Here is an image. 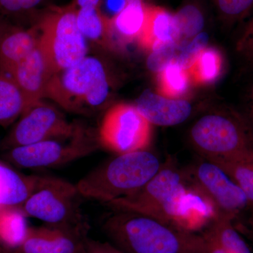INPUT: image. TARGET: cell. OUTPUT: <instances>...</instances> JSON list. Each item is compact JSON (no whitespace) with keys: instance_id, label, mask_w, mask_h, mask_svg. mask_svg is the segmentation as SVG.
<instances>
[{"instance_id":"cell-36","label":"cell","mask_w":253,"mask_h":253,"mask_svg":"<svg viewBox=\"0 0 253 253\" xmlns=\"http://www.w3.org/2000/svg\"><path fill=\"white\" fill-rule=\"evenodd\" d=\"M4 22L5 21L4 20V18H3L2 16H1V14H0V28H1V26H2V25L4 24Z\"/></svg>"},{"instance_id":"cell-19","label":"cell","mask_w":253,"mask_h":253,"mask_svg":"<svg viewBox=\"0 0 253 253\" xmlns=\"http://www.w3.org/2000/svg\"><path fill=\"white\" fill-rule=\"evenodd\" d=\"M39 175L26 176L0 163V211L20 208L36 188Z\"/></svg>"},{"instance_id":"cell-16","label":"cell","mask_w":253,"mask_h":253,"mask_svg":"<svg viewBox=\"0 0 253 253\" xmlns=\"http://www.w3.org/2000/svg\"><path fill=\"white\" fill-rule=\"evenodd\" d=\"M38 45L37 28L24 30L5 21L0 28V71L9 75Z\"/></svg>"},{"instance_id":"cell-6","label":"cell","mask_w":253,"mask_h":253,"mask_svg":"<svg viewBox=\"0 0 253 253\" xmlns=\"http://www.w3.org/2000/svg\"><path fill=\"white\" fill-rule=\"evenodd\" d=\"M186 189L181 174L168 166L161 168L134 194L114 200L107 205L115 211L144 214L172 225L174 205Z\"/></svg>"},{"instance_id":"cell-30","label":"cell","mask_w":253,"mask_h":253,"mask_svg":"<svg viewBox=\"0 0 253 253\" xmlns=\"http://www.w3.org/2000/svg\"><path fill=\"white\" fill-rule=\"evenodd\" d=\"M218 9L229 20L244 18L253 10V0H214Z\"/></svg>"},{"instance_id":"cell-24","label":"cell","mask_w":253,"mask_h":253,"mask_svg":"<svg viewBox=\"0 0 253 253\" xmlns=\"http://www.w3.org/2000/svg\"><path fill=\"white\" fill-rule=\"evenodd\" d=\"M190 78L187 70L181 67L175 59L158 76V90L166 97L181 99L189 89Z\"/></svg>"},{"instance_id":"cell-4","label":"cell","mask_w":253,"mask_h":253,"mask_svg":"<svg viewBox=\"0 0 253 253\" xmlns=\"http://www.w3.org/2000/svg\"><path fill=\"white\" fill-rule=\"evenodd\" d=\"M76 185L55 176L39 175L36 188L20 208L26 217L53 226L88 231Z\"/></svg>"},{"instance_id":"cell-17","label":"cell","mask_w":253,"mask_h":253,"mask_svg":"<svg viewBox=\"0 0 253 253\" xmlns=\"http://www.w3.org/2000/svg\"><path fill=\"white\" fill-rule=\"evenodd\" d=\"M180 38L174 14L161 6L147 5L144 27L138 38L142 47L152 51L163 44L177 43Z\"/></svg>"},{"instance_id":"cell-32","label":"cell","mask_w":253,"mask_h":253,"mask_svg":"<svg viewBox=\"0 0 253 253\" xmlns=\"http://www.w3.org/2000/svg\"><path fill=\"white\" fill-rule=\"evenodd\" d=\"M82 253H124L115 245L101 242L86 236L83 239Z\"/></svg>"},{"instance_id":"cell-13","label":"cell","mask_w":253,"mask_h":253,"mask_svg":"<svg viewBox=\"0 0 253 253\" xmlns=\"http://www.w3.org/2000/svg\"><path fill=\"white\" fill-rule=\"evenodd\" d=\"M20 88L30 109L47 95L51 76L39 46L9 73Z\"/></svg>"},{"instance_id":"cell-9","label":"cell","mask_w":253,"mask_h":253,"mask_svg":"<svg viewBox=\"0 0 253 253\" xmlns=\"http://www.w3.org/2000/svg\"><path fill=\"white\" fill-rule=\"evenodd\" d=\"M191 138L206 160L229 157L253 147V141L244 126L223 115L200 118L191 129Z\"/></svg>"},{"instance_id":"cell-10","label":"cell","mask_w":253,"mask_h":253,"mask_svg":"<svg viewBox=\"0 0 253 253\" xmlns=\"http://www.w3.org/2000/svg\"><path fill=\"white\" fill-rule=\"evenodd\" d=\"M78 126L71 124L58 110L38 103L26 111L10 133L6 144L10 149L71 135Z\"/></svg>"},{"instance_id":"cell-22","label":"cell","mask_w":253,"mask_h":253,"mask_svg":"<svg viewBox=\"0 0 253 253\" xmlns=\"http://www.w3.org/2000/svg\"><path fill=\"white\" fill-rule=\"evenodd\" d=\"M26 214L20 208H5L0 211V244L9 249H16L27 234Z\"/></svg>"},{"instance_id":"cell-14","label":"cell","mask_w":253,"mask_h":253,"mask_svg":"<svg viewBox=\"0 0 253 253\" xmlns=\"http://www.w3.org/2000/svg\"><path fill=\"white\" fill-rule=\"evenodd\" d=\"M135 106L151 124L160 126L180 124L188 119L192 111L189 101L170 99L149 89L139 96Z\"/></svg>"},{"instance_id":"cell-5","label":"cell","mask_w":253,"mask_h":253,"mask_svg":"<svg viewBox=\"0 0 253 253\" xmlns=\"http://www.w3.org/2000/svg\"><path fill=\"white\" fill-rule=\"evenodd\" d=\"M106 73L99 60L86 57L76 66L55 75L47 95L66 109H77L82 104L98 107L109 95Z\"/></svg>"},{"instance_id":"cell-8","label":"cell","mask_w":253,"mask_h":253,"mask_svg":"<svg viewBox=\"0 0 253 253\" xmlns=\"http://www.w3.org/2000/svg\"><path fill=\"white\" fill-rule=\"evenodd\" d=\"M99 141L118 155L146 150L151 139V123L135 106L119 104L105 114Z\"/></svg>"},{"instance_id":"cell-23","label":"cell","mask_w":253,"mask_h":253,"mask_svg":"<svg viewBox=\"0 0 253 253\" xmlns=\"http://www.w3.org/2000/svg\"><path fill=\"white\" fill-rule=\"evenodd\" d=\"M234 219L221 213L211 221L208 230L227 253H252L247 243L233 224Z\"/></svg>"},{"instance_id":"cell-27","label":"cell","mask_w":253,"mask_h":253,"mask_svg":"<svg viewBox=\"0 0 253 253\" xmlns=\"http://www.w3.org/2000/svg\"><path fill=\"white\" fill-rule=\"evenodd\" d=\"M174 15L181 38H194L201 33L205 19L199 6L193 4L184 5Z\"/></svg>"},{"instance_id":"cell-28","label":"cell","mask_w":253,"mask_h":253,"mask_svg":"<svg viewBox=\"0 0 253 253\" xmlns=\"http://www.w3.org/2000/svg\"><path fill=\"white\" fill-rule=\"evenodd\" d=\"M208 42V35L206 33H199L193 38L189 44L184 46L180 54L175 57L176 62L186 70H189L198 59L200 54L206 49Z\"/></svg>"},{"instance_id":"cell-15","label":"cell","mask_w":253,"mask_h":253,"mask_svg":"<svg viewBox=\"0 0 253 253\" xmlns=\"http://www.w3.org/2000/svg\"><path fill=\"white\" fill-rule=\"evenodd\" d=\"M217 210L211 200L197 189H186L178 198L172 217V225L194 232L217 215Z\"/></svg>"},{"instance_id":"cell-29","label":"cell","mask_w":253,"mask_h":253,"mask_svg":"<svg viewBox=\"0 0 253 253\" xmlns=\"http://www.w3.org/2000/svg\"><path fill=\"white\" fill-rule=\"evenodd\" d=\"M177 43L163 44L151 51L147 59L148 68L154 73L162 72L175 59Z\"/></svg>"},{"instance_id":"cell-39","label":"cell","mask_w":253,"mask_h":253,"mask_svg":"<svg viewBox=\"0 0 253 253\" xmlns=\"http://www.w3.org/2000/svg\"><path fill=\"white\" fill-rule=\"evenodd\" d=\"M1 253H15V252L14 251H12L9 249L8 250V251H5V250H4V251H3L2 252H1Z\"/></svg>"},{"instance_id":"cell-40","label":"cell","mask_w":253,"mask_h":253,"mask_svg":"<svg viewBox=\"0 0 253 253\" xmlns=\"http://www.w3.org/2000/svg\"><path fill=\"white\" fill-rule=\"evenodd\" d=\"M4 251V250L2 249V248H1V244H0V253L2 252V251Z\"/></svg>"},{"instance_id":"cell-34","label":"cell","mask_w":253,"mask_h":253,"mask_svg":"<svg viewBox=\"0 0 253 253\" xmlns=\"http://www.w3.org/2000/svg\"><path fill=\"white\" fill-rule=\"evenodd\" d=\"M203 236L206 241L208 253H227L208 229L203 234Z\"/></svg>"},{"instance_id":"cell-20","label":"cell","mask_w":253,"mask_h":253,"mask_svg":"<svg viewBox=\"0 0 253 253\" xmlns=\"http://www.w3.org/2000/svg\"><path fill=\"white\" fill-rule=\"evenodd\" d=\"M222 168L253 204V147L229 157L207 160Z\"/></svg>"},{"instance_id":"cell-38","label":"cell","mask_w":253,"mask_h":253,"mask_svg":"<svg viewBox=\"0 0 253 253\" xmlns=\"http://www.w3.org/2000/svg\"><path fill=\"white\" fill-rule=\"evenodd\" d=\"M251 226H252V228L253 229V204L252 214H251Z\"/></svg>"},{"instance_id":"cell-3","label":"cell","mask_w":253,"mask_h":253,"mask_svg":"<svg viewBox=\"0 0 253 253\" xmlns=\"http://www.w3.org/2000/svg\"><path fill=\"white\" fill-rule=\"evenodd\" d=\"M78 8L73 4L53 8L38 21V46L51 77L73 67L86 57L85 38L77 24Z\"/></svg>"},{"instance_id":"cell-33","label":"cell","mask_w":253,"mask_h":253,"mask_svg":"<svg viewBox=\"0 0 253 253\" xmlns=\"http://www.w3.org/2000/svg\"><path fill=\"white\" fill-rule=\"evenodd\" d=\"M238 48L248 57L253 59V17L246 25L239 42Z\"/></svg>"},{"instance_id":"cell-1","label":"cell","mask_w":253,"mask_h":253,"mask_svg":"<svg viewBox=\"0 0 253 253\" xmlns=\"http://www.w3.org/2000/svg\"><path fill=\"white\" fill-rule=\"evenodd\" d=\"M102 229L124 253H208L203 234L137 213L116 211Z\"/></svg>"},{"instance_id":"cell-21","label":"cell","mask_w":253,"mask_h":253,"mask_svg":"<svg viewBox=\"0 0 253 253\" xmlns=\"http://www.w3.org/2000/svg\"><path fill=\"white\" fill-rule=\"evenodd\" d=\"M29 109L24 95L14 80L0 73V124L14 121Z\"/></svg>"},{"instance_id":"cell-2","label":"cell","mask_w":253,"mask_h":253,"mask_svg":"<svg viewBox=\"0 0 253 253\" xmlns=\"http://www.w3.org/2000/svg\"><path fill=\"white\" fill-rule=\"evenodd\" d=\"M159 160L146 150L118 155L78 181L83 197L107 204L136 193L161 169Z\"/></svg>"},{"instance_id":"cell-18","label":"cell","mask_w":253,"mask_h":253,"mask_svg":"<svg viewBox=\"0 0 253 253\" xmlns=\"http://www.w3.org/2000/svg\"><path fill=\"white\" fill-rule=\"evenodd\" d=\"M147 4L143 1L126 4L106 23V36L121 44L139 38L146 19Z\"/></svg>"},{"instance_id":"cell-7","label":"cell","mask_w":253,"mask_h":253,"mask_svg":"<svg viewBox=\"0 0 253 253\" xmlns=\"http://www.w3.org/2000/svg\"><path fill=\"white\" fill-rule=\"evenodd\" d=\"M96 149L97 145L94 138L78 126L71 135L12 148L6 158L21 168H51L86 157Z\"/></svg>"},{"instance_id":"cell-31","label":"cell","mask_w":253,"mask_h":253,"mask_svg":"<svg viewBox=\"0 0 253 253\" xmlns=\"http://www.w3.org/2000/svg\"><path fill=\"white\" fill-rule=\"evenodd\" d=\"M44 0H0L1 16H18L34 9Z\"/></svg>"},{"instance_id":"cell-25","label":"cell","mask_w":253,"mask_h":253,"mask_svg":"<svg viewBox=\"0 0 253 253\" xmlns=\"http://www.w3.org/2000/svg\"><path fill=\"white\" fill-rule=\"evenodd\" d=\"M221 68L222 59L219 51L214 48H206L187 71L195 83L209 84L217 79Z\"/></svg>"},{"instance_id":"cell-35","label":"cell","mask_w":253,"mask_h":253,"mask_svg":"<svg viewBox=\"0 0 253 253\" xmlns=\"http://www.w3.org/2000/svg\"><path fill=\"white\" fill-rule=\"evenodd\" d=\"M101 0H75V5L76 7L80 8L90 6V7H98Z\"/></svg>"},{"instance_id":"cell-12","label":"cell","mask_w":253,"mask_h":253,"mask_svg":"<svg viewBox=\"0 0 253 253\" xmlns=\"http://www.w3.org/2000/svg\"><path fill=\"white\" fill-rule=\"evenodd\" d=\"M87 231L45 224L28 227L22 244L15 253H82Z\"/></svg>"},{"instance_id":"cell-11","label":"cell","mask_w":253,"mask_h":253,"mask_svg":"<svg viewBox=\"0 0 253 253\" xmlns=\"http://www.w3.org/2000/svg\"><path fill=\"white\" fill-rule=\"evenodd\" d=\"M194 174L197 189L211 200L218 212L234 219L251 204L241 188L216 163H200Z\"/></svg>"},{"instance_id":"cell-41","label":"cell","mask_w":253,"mask_h":253,"mask_svg":"<svg viewBox=\"0 0 253 253\" xmlns=\"http://www.w3.org/2000/svg\"><path fill=\"white\" fill-rule=\"evenodd\" d=\"M252 97H253V89H252Z\"/></svg>"},{"instance_id":"cell-26","label":"cell","mask_w":253,"mask_h":253,"mask_svg":"<svg viewBox=\"0 0 253 253\" xmlns=\"http://www.w3.org/2000/svg\"><path fill=\"white\" fill-rule=\"evenodd\" d=\"M106 23L107 18L99 12L97 7L78 9V27L84 38L97 41L106 36Z\"/></svg>"},{"instance_id":"cell-37","label":"cell","mask_w":253,"mask_h":253,"mask_svg":"<svg viewBox=\"0 0 253 253\" xmlns=\"http://www.w3.org/2000/svg\"><path fill=\"white\" fill-rule=\"evenodd\" d=\"M126 3L137 2V1H143V0H126ZM144 2V1H143Z\"/></svg>"}]
</instances>
